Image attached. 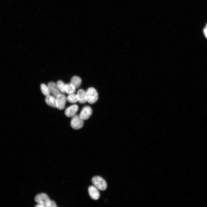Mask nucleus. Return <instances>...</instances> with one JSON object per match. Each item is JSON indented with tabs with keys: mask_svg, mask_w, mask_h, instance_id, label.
Wrapping results in <instances>:
<instances>
[{
	"mask_svg": "<svg viewBox=\"0 0 207 207\" xmlns=\"http://www.w3.org/2000/svg\"><path fill=\"white\" fill-rule=\"evenodd\" d=\"M92 110L91 108L88 106L84 107L82 109L79 116L83 120H87L92 114Z\"/></svg>",
	"mask_w": 207,
	"mask_h": 207,
	"instance_id": "423d86ee",
	"label": "nucleus"
},
{
	"mask_svg": "<svg viewBox=\"0 0 207 207\" xmlns=\"http://www.w3.org/2000/svg\"><path fill=\"white\" fill-rule=\"evenodd\" d=\"M36 202L38 203L35 207H50L51 200L47 195L45 193H41L38 194L34 199Z\"/></svg>",
	"mask_w": 207,
	"mask_h": 207,
	"instance_id": "f257e3e1",
	"label": "nucleus"
},
{
	"mask_svg": "<svg viewBox=\"0 0 207 207\" xmlns=\"http://www.w3.org/2000/svg\"><path fill=\"white\" fill-rule=\"evenodd\" d=\"M86 93L87 101L89 103L93 104L97 101L98 99V94L94 88L92 87L89 88Z\"/></svg>",
	"mask_w": 207,
	"mask_h": 207,
	"instance_id": "7ed1b4c3",
	"label": "nucleus"
},
{
	"mask_svg": "<svg viewBox=\"0 0 207 207\" xmlns=\"http://www.w3.org/2000/svg\"><path fill=\"white\" fill-rule=\"evenodd\" d=\"M92 182L93 185L98 189L101 190H105L107 187V184L102 177L99 176L93 177L92 179Z\"/></svg>",
	"mask_w": 207,
	"mask_h": 207,
	"instance_id": "f03ea898",
	"label": "nucleus"
},
{
	"mask_svg": "<svg viewBox=\"0 0 207 207\" xmlns=\"http://www.w3.org/2000/svg\"><path fill=\"white\" fill-rule=\"evenodd\" d=\"M88 192L90 197L93 200H96L99 198L100 196L99 193L95 186H90L88 189Z\"/></svg>",
	"mask_w": 207,
	"mask_h": 207,
	"instance_id": "6e6552de",
	"label": "nucleus"
},
{
	"mask_svg": "<svg viewBox=\"0 0 207 207\" xmlns=\"http://www.w3.org/2000/svg\"><path fill=\"white\" fill-rule=\"evenodd\" d=\"M56 108L59 110L64 109L66 101L65 96L63 94H60L56 97Z\"/></svg>",
	"mask_w": 207,
	"mask_h": 207,
	"instance_id": "39448f33",
	"label": "nucleus"
},
{
	"mask_svg": "<svg viewBox=\"0 0 207 207\" xmlns=\"http://www.w3.org/2000/svg\"><path fill=\"white\" fill-rule=\"evenodd\" d=\"M206 27L207 28V23L206 24Z\"/></svg>",
	"mask_w": 207,
	"mask_h": 207,
	"instance_id": "6ab92c4d",
	"label": "nucleus"
},
{
	"mask_svg": "<svg viewBox=\"0 0 207 207\" xmlns=\"http://www.w3.org/2000/svg\"><path fill=\"white\" fill-rule=\"evenodd\" d=\"M67 100L71 103H75L79 101V97L77 94H72L69 95L66 98Z\"/></svg>",
	"mask_w": 207,
	"mask_h": 207,
	"instance_id": "4468645a",
	"label": "nucleus"
},
{
	"mask_svg": "<svg viewBox=\"0 0 207 207\" xmlns=\"http://www.w3.org/2000/svg\"><path fill=\"white\" fill-rule=\"evenodd\" d=\"M50 92L53 96L56 97L59 95L61 94L60 91L57 87V84L53 82H49L48 85Z\"/></svg>",
	"mask_w": 207,
	"mask_h": 207,
	"instance_id": "0eeeda50",
	"label": "nucleus"
},
{
	"mask_svg": "<svg viewBox=\"0 0 207 207\" xmlns=\"http://www.w3.org/2000/svg\"><path fill=\"white\" fill-rule=\"evenodd\" d=\"M81 83V79L79 77L77 76H73L70 80V83L75 87L76 89L80 87Z\"/></svg>",
	"mask_w": 207,
	"mask_h": 207,
	"instance_id": "f8f14e48",
	"label": "nucleus"
},
{
	"mask_svg": "<svg viewBox=\"0 0 207 207\" xmlns=\"http://www.w3.org/2000/svg\"><path fill=\"white\" fill-rule=\"evenodd\" d=\"M40 88L41 92L43 95L46 96L50 95V92L48 86L44 84H42L41 85Z\"/></svg>",
	"mask_w": 207,
	"mask_h": 207,
	"instance_id": "2eb2a0df",
	"label": "nucleus"
},
{
	"mask_svg": "<svg viewBox=\"0 0 207 207\" xmlns=\"http://www.w3.org/2000/svg\"><path fill=\"white\" fill-rule=\"evenodd\" d=\"M57 207L56 204L55 202L51 200V204L50 207Z\"/></svg>",
	"mask_w": 207,
	"mask_h": 207,
	"instance_id": "a211bd4d",
	"label": "nucleus"
},
{
	"mask_svg": "<svg viewBox=\"0 0 207 207\" xmlns=\"http://www.w3.org/2000/svg\"><path fill=\"white\" fill-rule=\"evenodd\" d=\"M75 87L70 83L65 84V91L69 95L74 93L75 91Z\"/></svg>",
	"mask_w": 207,
	"mask_h": 207,
	"instance_id": "ddd939ff",
	"label": "nucleus"
},
{
	"mask_svg": "<svg viewBox=\"0 0 207 207\" xmlns=\"http://www.w3.org/2000/svg\"><path fill=\"white\" fill-rule=\"evenodd\" d=\"M57 87L62 93H66L65 90V85L64 83L61 80H58L56 83Z\"/></svg>",
	"mask_w": 207,
	"mask_h": 207,
	"instance_id": "dca6fc26",
	"label": "nucleus"
},
{
	"mask_svg": "<svg viewBox=\"0 0 207 207\" xmlns=\"http://www.w3.org/2000/svg\"><path fill=\"white\" fill-rule=\"evenodd\" d=\"M45 101L49 106L53 108H56V99L54 96L49 95L46 96Z\"/></svg>",
	"mask_w": 207,
	"mask_h": 207,
	"instance_id": "9b49d317",
	"label": "nucleus"
},
{
	"mask_svg": "<svg viewBox=\"0 0 207 207\" xmlns=\"http://www.w3.org/2000/svg\"><path fill=\"white\" fill-rule=\"evenodd\" d=\"M78 109V106L77 105H72L66 109L65 112V114L68 117H72L75 115Z\"/></svg>",
	"mask_w": 207,
	"mask_h": 207,
	"instance_id": "1a4fd4ad",
	"label": "nucleus"
},
{
	"mask_svg": "<svg viewBox=\"0 0 207 207\" xmlns=\"http://www.w3.org/2000/svg\"><path fill=\"white\" fill-rule=\"evenodd\" d=\"M203 31L205 36L207 39V28L206 27L204 28Z\"/></svg>",
	"mask_w": 207,
	"mask_h": 207,
	"instance_id": "f3484780",
	"label": "nucleus"
},
{
	"mask_svg": "<svg viewBox=\"0 0 207 207\" xmlns=\"http://www.w3.org/2000/svg\"><path fill=\"white\" fill-rule=\"evenodd\" d=\"M77 94L79 97V102L81 103H84L87 101L86 91L82 89H79Z\"/></svg>",
	"mask_w": 207,
	"mask_h": 207,
	"instance_id": "9d476101",
	"label": "nucleus"
},
{
	"mask_svg": "<svg viewBox=\"0 0 207 207\" xmlns=\"http://www.w3.org/2000/svg\"><path fill=\"white\" fill-rule=\"evenodd\" d=\"M83 120L80 117L79 115H74L73 117L70 125L74 129H78L81 128L83 125Z\"/></svg>",
	"mask_w": 207,
	"mask_h": 207,
	"instance_id": "20e7f679",
	"label": "nucleus"
}]
</instances>
